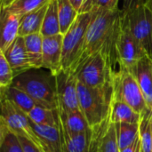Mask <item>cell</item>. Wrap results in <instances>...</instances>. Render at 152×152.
<instances>
[{
  "label": "cell",
  "mask_w": 152,
  "mask_h": 152,
  "mask_svg": "<svg viewBox=\"0 0 152 152\" xmlns=\"http://www.w3.org/2000/svg\"><path fill=\"white\" fill-rule=\"evenodd\" d=\"M91 20V12H80L63 35L61 70L76 74L84 55L86 33Z\"/></svg>",
  "instance_id": "277c9868"
},
{
  "label": "cell",
  "mask_w": 152,
  "mask_h": 152,
  "mask_svg": "<svg viewBox=\"0 0 152 152\" xmlns=\"http://www.w3.org/2000/svg\"><path fill=\"white\" fill-rule=\"evenodd\" d=\"M110 118L113 124H140L142 118V115L135 111L126 103L112 99Z\"/></svg>",
  "instance_id": "ffe728a7"
},
{
  "label": "cell",
  "mask_w": 152,
  "mask_h": 152,
  "mask_svg": "<svg viewBox=\"0 0 152 152\" xmlns=\"http://www.w3.org/2000/svg\"><path fill=\"white\" fill-rule=\"evenodd\" d=\"M0 152H24L19 136L0 122Z\"/></svg>",
  "instance_id": "4316f807"
},
{
  "label": "cell",
  "mask_w": 152,
  "mask_h": 152,
  "mask_svg": "<svg viewBox=\"0 0 152 152\" xmlns=\"http://www.w3.org/2000/svg\"><path fill=\"white\" fill-rule=\"evenodd\" d=\"M40 34L43 37L61 34L57 0H51L49 2Z\"/></svg>",
  "instance_id": "cb8c5ba5"
},
{
  "label": "cell",
  "mask_w": 152,
  "mask_h": 152,
  "mask_svg": "<svg viewBox=\"0 0 152 152\" xmlns=\"http://www.w3.org/2000/svg\"><path fill=\"white\" fill-rule=\"evenodd\" d=\"M69 1L78 12H80V11H81L82 7L86 2V0H69Z\"/></svg>",
  "instance_id": "e575fe53"
},
{
  "label": "cell",
  "mask_w": 152,
  "mask_h": 152,
  "mask_svg": "<svg viewBox=\"0 0 152 152\" xmlns=\"http://www.w3.org/2000/svg\"><path fill=\"white\" fill-rule=\"evenodd\" d=\"M24 37L25 46L32 69H42L43 65V36L40 33Z\"/></svg>",
  "instance_id": "7402d4cb"
},
{
  "label": "cell",
  "mask_w": 152,
  "mask_h": 152,
  "mask_svg": "<svg viewBox=\"0 0 152 152\" xmlns=\"http://www.w3.org/2000/svg\"><path fill=\"white\" fill-rule=\"evenodd\" d=\"M57 4L61 34L64 35L74 23L79 12L75 9L69 0H57Z\"/></svg>",
  "instance_id": "484cf974"
},
{
  "label": "cell",
  "mask_w": 152,
  "mask_h": 152,
  "mask_svg": "<svg viewBox=\"0 0 152 152\" xmlns=\"http://www.w3.org/2000/svg\"><path fill=\"white\" fill-rule=\"evenodd\" d=\"M50 1L51 0H15L5 9L21 17L49 4Z\"/></svg>",
  "instance_id": "f1b7e54d"
},
{
  "label": "cell",
  "mask_w": 152,
  "mask_h": 152,
  "mask_svg": "<svg viewBox=\"0 0 152 152\" xmlns=\"http://www.w3.org/2000/svg\"><path fill=\"white\" fill-rule=\"evenodd\" d=\"M130 72L135 77L148 108L152 110V59L149 55H145Z\"/></svg>",
  "instance_id": "9a60e30c"
},
{
  "label": "cell",
  "mask_w": 152,
  "mask_h": 152,
  "mask_svg": "<svg viewBox=\"0 0 152 152\" xmlns=\"http://www.w3.org/2000/svg\"><path fill=\"white\" fill-rule=\"evenodd\" d=\"M63 35L58 34L43 37V65L54 76L61 71Z\"/></svg>",
  "instance_id": "7c38bea8"
},
{
  "label": "cell",
  "mask_w": 152,
  "mask_h": 152,
  "mask_svg": "<svg viewBox=\"0 0 152 152\" xmlns=\"http://www.w3.org/2000/svg\"><path fill=\"white\" fill-rule=\"evenodd\" d=\"M139 143H140V138L136 142H134L132 145H130L123 150H120V152H136L138 146H139Z\"/></svg>",
  "instance_id": "836d02e7"
},
{
  "label": "cell",
  "mask_w": 152,
  "mask_h": 152,
  "mask_svg": "<svg viewBox=\"0 0 152 152\" xmlns=\"http://www.w3.org/2000/svg\"><path fill=\"white\" fill-rule=\"evenodd\" d=\"M114 71L115 69L105 55L98 52L87 57L79 65L76 76L78 82L96 88L110 85Z\"/></svg>",
  "instance_id": "8992f818"
},
{
  "label": "cell",
  "mask_w": 152,
  "mask_h": 152,
  "mask_svg": "<svg viewBox=\"0 0 152 152\" xmlns=\"http://www.w3.org/2000/svg\"><path fill=\"white\" fill-rule=\"evenodd\" d=\"M20 17L7 9H0V51L4 52L19 37Z\"/></svg>",
  "instance_id": "5bb4252c"
},
{
  "label": "cell",
  "mask_w": 152,
  "mask_h": 152,
  "mask_svg": "<svg viewBox=\"0 0 152 152\" xmlns=\"http://www.w3.org/2000/svg\"><path fill=\"white\" fill-rule=\"evenodd\" d=\"M112 89L113 100L126 103L142 115L151 110L135 77L128 69L118 67L113 72Z\"/></svg>",
  "instance_id": "5b68a950"
},
{
  "label": "cell",
  "mask_w": 152,
  "mask_h": 152,
  "mask_svg": "<svg viewBox=\"0 0 152 152\" xmlns=\"http://www.w3.org/2000/svg\"><path fill=\"white\" fill-rule=\"evenodd\" d=\"M3 53L13 71L14 77L32 69L28 61L23 37L19 36Z\"/></svg>",
  "instance_id": "4fadbf2b"
},
{
  "label": "cell",
  "mask_w": 152,
  "mask_h": 152,
  "mask_svg": "<svg viewBox=\"0 0 152 152\" xmlns=\"http://www.w3.org/2000/svg\"><path fill=\"white\" fill-rule=\"evenodd\" d=\"M140 124H115L117 141L119 150H123L132 145L140 138Z\"/></svg>",
  "instance_id": "603a6c76"
},
{
  "label": "cell",
  "mask_w": 152,
  "mask_h": 152,
  "mask_svg": "<svg viewBox=\"0 0 152 152\" xmlns=\"http://www.w3.org/2000/svg\"><path fill=\"white\" fill-rule=\"evenodd\" d=\"M13 1L15 0H0V9L8 7Z\"/></svg>",
  "instance_id": "d590c367"
},
{
  "label": "cell",
  "mask_w": 152,
  "mask_h": 152,
  "mask_svg": "<svg viewBox=\"0 0 152 152\" xmlns=\"http://www.w3.org/2000/svg\"><path fill=\"white\" fill-rule=\"evenodd\" d=\"M145 5L147 6V8L151 11V12L152 13V0H146Z\"/></svg>",
  "instance_id": "8d00e7d4"
},
{
  "label": "cell",
  "mask_w": 152,
  "mask_h": 152,
  "mask_svg": "<svg viewBox=\"0 0 152 152\" xmlns=\"http://www.w3.org/2000/svg\"><path fill=\"white\" fill-rule=\"evenodd\" d=\"M91 12L92 20L86 33L81 63L90 55L101 52L116 70L115 67L118 64L117 42L122 28V9L96 10Z\"/></svg>",
  "instance_id": "6da1fadb"
},
{
  "label": "cell",
  "mask_w": 152,
  "mask_h": 152,
  "mask_svg": "<svg viewBox=\"0 0 152 152\" xmlns=\"http://www.w3.org/2000/svg\"><path fill=\"white\" fill-rule=\"evenodd\" d=\"M20 142L23 148L24 152H43L34 142L23 136H19Z\"/></svg>",
  "instance_id": "d6a6232c"
},
{
  "label": "cell",
  "mask_w": 152,
  "mask_h": 152,
  "mask_svg": "<svg viewBox=\"0 0 152 152\" xmlns=\"http://www.w3.org/2000/svg\"><path fill=\"white\" fill-rule=\"evenodd\" d=\"M90 152H120L116 134V126L110 116L99 126L92 128Z\"/></svg>",
  "instance_id": "8fae6325"
},
{
  "label": "cell",
  "mask_w": 152,
  "mask_h": 152,
  "mask_svg": "<svg viewBox=\"0 0 152 152\" xmlns=\"http://www.w3.org/2000/svg\"><path fill=\"white\" fill-rule=\"evenodd\" d=\"M140 141L142 152H152V110L142 115L140 124Z\"/></svg>",
  "instance_id": "83f0119b"
},
{
  "label": "cell",
  "mask_w": 152,
  "mask_h": 152,
  "mask_svg": "<svg viewBox=\"0 0 152 152\" xmlns=\"http://www.w3.org/2000/svg\"><path fill=\"white\" fill-rule=\"evenodd\" d=\"M31 123L39 126L59 125V115L57 110H51L40 105H36L28 114Z\"/></svg>",
  "instance_id": "d4e9b609"
},
{
  "label": "cell",
  "mask_w": 152,
  "mask_h": 152,
  "mask_svg": "<svg viewBox=\"0 0 152 152\" xmlns=\"http://www.w3.org/2000/svg\"><path fill=\"white\" fill-rule=\"evenodd\" d=\"M42 69H31L20 74L14 77L12 86L28 94L37 105L57 110L56 77Z\"/></svg>",
  "instance_id": "7a4b0ae2"
},
{
  "label": "cell",
  "mask_w": 152,
  "mask_h": 152,
  "mask_svg": "<svg viewBox=\"0 0 152 152\" xmlns=\"http://www.w3.org/2000/svg\"><path fill=\"white\" fill-rule=\"evenodd\" d=\"M0 98L10 101L26 114H28L36 105H37L28 94L13 86L0 89Z\"/></svg>",
  "instance_id": "44dd1931"
},
{
  "label": "cell",
  "mask_w": 152,
  "mask_h": 152,
  "mask_svg": "<svg viewBox=\"0 0 152 152\" xmlns=\"http://www.w3.org/2000/svg\"><path fill=\"white\" fill-rule=\"evenodd\" d=\"M0 122L4 123L12 132L18 136H23L34 142L43 152L45 146L35 133L31 122L26 113L16 107L10 101L1 98V117Z\"/></svg>",
  "instance_id": "ba28073f"
},
{
  "label": "cell",
  "mask_w": 152,
  "mask_h": 152,
  "mask_svg": "<svg viewBox=\"0 0 152 152\" xmlns=\"http://www.w3.org/2000/svg\"><path fill=\"white\" fill-rule=\"evenodd\" d=\"M86 1H87V0H86ZM86 2H85V3H86Z\"/></svg>",
  "instance_id": "f35d334b"
},
{
  "label": "cell",
  "mask_w": 152,
  "mask_h": 152,
  "mask_svg": "<svg viewBox=\"0 0 152 152\" xmlns=\"http://www.w3.org/2000/svg\"><path fill=\"white\" fill-rule=\"evenodd\" d=\"M48 4L20 17L19 36L26 37L41 32Z\"/></svg>",
  "instance_id": "d6986e66"
},
{
  "label": "cell",
  "mask_w": 152,
  "mask_h": 152,
  "mask_svg": "<svg viewBox=\"0 0 152 152\" xmlns=\"http://www.w3.org/2000/svg\"><path fill=\"white\" fill-rule=\"evenodd\" d=\"M58 110L77 111L80 110L77 78L75 73L61 70L56 76Z\"/></svg>",
  "instance_id": "30bf717a"
},
{
  "label": "cell",
  "mask_w": 152,
  "mask_h": 152,
  "mask_svg": "<svg viewBox=\"0 0 152 152\" xmlns=\"http://www.w3.org/2000/svg\"><path fill=\"white\" fill-rule=\"evenodd\" d=\"M14 74L4 54L0 51V89L7 88L13 83Z\"/></svg>",
  "instance_id": "4dcf8cb0"
},
{
  "label": "cell",
  "mask_w": 152,
  "mask_h": 152,
  "mask_svg": "<svg viewBox=\"0 0 152 152\" xmlns=\"http://www.w3.org/2000/svg\"><path fill=\"white\" fill-rule=\"evenodd\" d=\"M145 55H148L145 50L122 21L121 31L117 42V60L118 66L131 71L136 63Z\"/></svg>",
  "instance_id": "9c48e42d"
},
{
  "label": "cell",
  "mask_w": 152,
  "mask_h": 152,
  "mask_svg": "<svg viewBox=\"0 0 152 152\" xmlns=\"http://www.w3.org/2000/svg\"><path fill=\"white\" fill-rule=\"evenodd\" d=\"M35 133L42 141L45 152H62L60 125L39 126L31 123Z\"/></svg>",
  "instance_id": "e0dca14e"
},
{
  "label": "cell",
  "mask_w": 152,
  "mask_h": 152,
  "mask_svg": "<svg viewBox=\"0 0 152 152\" xmlns=\"http://www.w3.org/2000/svg\"><path fill=\"white\" fill-rule=\"evenodd\" d=\"M123 24L152 59V13L145 4L125 12L122 11Z\"/></svg>",
  "instance_id": "52a82bcc"
},
{
  "label": "cell",
  "mask_w": 152,
  "mask_h": 152,
  "mask_svg": "<svg viewBox=\"0 0 152 152\" xmlns=\"http://www.w3.org/2000/svg\"><path fill=\"white\" fill-rule=\"evenodd\" d=\"M60 128L61 134L62 152H90L92 130L85 134H69L61 126Z\"/></svg>",
  "instance_id": "ac0fdd59"
},
{
  "label": "cell",
  "mask_w": 152,
  "mask_h": 152,
  "mask_svg": "<svg viewBox=\"0 0 152 152\" xmlns=\"http://www.w3.org/2000/svg\"><path fill=\"white\" fill-rule=\"evenodd\" d=\"M57 111L59 115V124L68 134H85L92 130L81 110L62 111L57 110Z\"/></svg>",
  "instance_id": "2e32d148"
},
{
  "label": "cell",
  "mask_w": 152,
  "mask_h": 152,
  "mask_svg": "<svg viewBox=\"0 0 152 152\" xmlns=\"http://www.w3.org/2000/svg\"><path fill=\"white\" fill-rule=\"evenodd\" d=\"M136 152H142V146H141V141H140V143H139V146H138V149H137V151Z\"/></svg>",
  "instance_id": "74e56055"
},
{
  "label": "cell",
  "mask_w": 152,
  "mask_h": 152,
  "mask_svg": "<svg viewBox=\"0 0 152 152\" xmlns=\"http://www.w3.org/2000/svg\"><path fill=\"white\" fill-rule=\"evenodd\" d=\"M146 0H123L122 11L125 12H131L143 4H145Z\"/></svg>",
  "instance_id": "1f68e13d"
},
{
  "label": "cell",
  "mask_w": 152,
  "mask_h": 152,
  "mask_svg": "<svg viewBox=\"0 0 152 152\" xmlns=\"http://www.w3.org/2000/svg\"><path fill=\"white\" fill-rule=\"evenodd\" d=\"M118 1L119 0H87L84 4L80 12H87L96 10H117L118 9Z\"/></svg>",
  "instance_id": "f546056e"
},
{
  "label": "cell",
  "mask_w": 152,
  "mask_h": 152,
  "mask_svg": "<svg viewBox=\"0 0 152 152\" xmlns=\"http://www.w3.org/2000/svg\"><path fill=\"white\" fill-rule=\"evenodd\" d=\"M77 92L80 110L91 129L108 118L113 99L112 83L103 87L92 88L77 82Z\"/></svg>",
  "instance_id": "3957f363"
}]
</instances>
